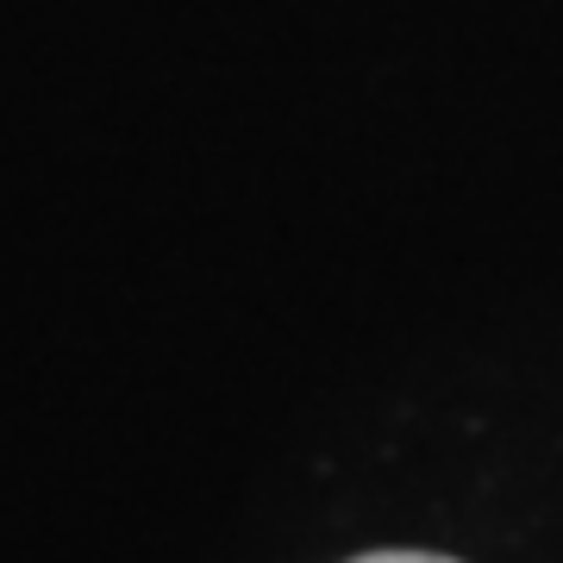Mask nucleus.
I'll use <instances>...</instances> for the list:
<instances>
[{"instance_id":"1","label":"nucleus","mask_w":563,"mask_h":563,"mask_svg":"<svg viewBox=\"0 0 563 563\" xmlns=\"http://www.w3.org/2000/svg\"><path fill=\"white\" fill-rule=\"evenodd\" d=\"M351 563H457V558H439V551H369V558H351Z\"/></svg>"}]
</instances>
